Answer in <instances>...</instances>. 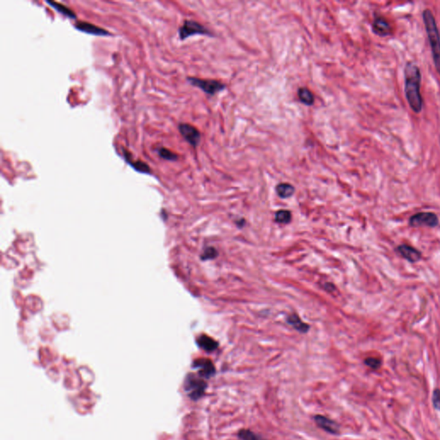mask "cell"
<instances>
[{"instance_id": "cell-17", "label": "cell", "mask_w": 440, "mask_h": 440, "mask_svg": "<svg viewBox=\"0 0 440 440\" xmlns=\"http://www.w3.org/2000/svg\"><path fill=\"white\" fill-rule=\"evenodd\" d=\"M276 193L282 199L290 198L295 191L292 185L290 183H279L276 186Z\"/></svg>"}, {"instance_id": "cell-20", "label": "cell", "mask_w": 440, "mask_h": 440, "mask_svg": "<svg viewBox=\"0 0 440 440\" xmlns=\"http://www.w3.org/2000/svg\"><path fill=\"white\" fill-rule=\"evenodd\" d=\"M238 437L240 440H265L260 437L259 435L256 434L255 432L248 429H242L239 431Z\"/></svg>"}, {"instance_id": "cell-19", "label": "cell", "mask_w": 440, "mask_h": 440, "mask_svg": "<svg viewBox=\"0 0 440 440\" xmlns=\"http://www.w3.org/2000/svg\"><path fill=\"white\" fill-rule=\"evenodd\" d=\"M158 154H159L162 159L167 161H177L179 159L178 155L176 153H173L171 151L169 150L165 147H160L158 149Z\"/></svg>"}, {"instance_id": "cell-2", "label": "cell", "mask_w": 440, "mask_h": 440, "mask_svg": "<svg viewBox=\"0 0 440 440\" xmlns=\"http://www.w3.org/2000/svg\"><path fill=\"white\" fill-rule=\"evenodd\" d=\"M423 22L426 28L429 43L431 46V55L435 68L440 75V33L437 28L434 16L431 10L426 9L422 13Z\"/></svg>"}, {"instance_id": "cell-10", "label": "cell", "mask_w": 440, "mask_h": 440, "mask_svg": "<svg viewBox=\"0 0 440 440\" xmlns=\"http://www.w3.org/2000/svg\"><path fill=\"white\" fill-rule=\"evenodd\" d=\"M75 29H78L79 31L87 33L89 35H99V36H110L111 33L106 30V29H102L101 27L94 25L92 23H87L84 21H77L75 24Z\"/></svg>"}, {"instance_id": "cell-16", "label": "cell", "mask_w": 440, "mask_h": 440, "mask_svg": "<svg viewBox=\"0 0 440 440\" xmlns=\"http://www.w3.org/2000/svg\"><path fill=\"white\" fill-rule=\"evenodd\" d=\"M197 343H198L200 348H202V349H204L205 351L207 352L214 351L219 346L217 341L207 335H202L199 338Z\"/></svg>"}, {"instance_id": "cell-15", "label": "cell", "mask_w": 440, "mask_h": 440, "mask_svg": "<svg viewBox=\"0 0 440 440\" xmlns=\"http://www.w3.org/2000/svg\"><path fill=\"white\" fill-rule=\"evenodd\" d=\"M297 94H298L300 101L306 106H312L315 103V96H314L313 93L311 92V90L306 87H300V89H298Z\"/></svg>"}, {"instance_id": "cell-24", "label": "cell", "mask_w": 440, "mask_h": 440, "mask_svg": "<svg viewBox=\"0 0 440 440\" xmlns=\"http://www.w3.org/2000/svg\"><path fill=\"white\" fill-rule=\"evenodd\" d=\"M217 256V252L213 248H207V250H205L204 254L202 255V259H213Z\"/></svg>"}, {"instance_id": "cell-8", "label": "cell", "mask_w": 440, "mask_h": 440, "mask_svg": "<svg viewBox=\"0 0 440 440\" xmlns=\"http://www.w3.org/2000/svg\"><path fill=\"white\" fill-rule=\"evenodd\" d=\"M371 30L375 35L381 37H385L392 35V27L390 23H388V20L385 18H383V16H379V15L375 16L374 19L371 23Z\"/></svg>"}, {"instance_id": "cell-1", "label": "cell", "mask_w": 440, "mask_h": 440, "mask_svg": "<svg viewBox=\"0 0 440 440\" xmlns=\"http://www.w3.org/2000/svg\"><path fill=\"white\" fill-rule=\"evenodd\" d=\"M405 95L411 110L416 114L421 112L423 98L420 93L421 72L419 66L414 62H408L404 69Z\"/></svg>"}, {"instance_id": "cell-9", "label": "cell", "mask_w": 440, "mask_h": 440, "mask_svg": "<svg viewBox=\"0 0 440 440\" xmlns=\"http://www.w3.org/2000/svg\"><path fill=\"white\" fill-rule=\"evenodd\" d=\"M193 367L198 370L199 375L204 379H209L216 374L215 366L208 359L196 360L193 362Z\"/></svg>"}, {"instance_id": "cell-4", "label": "cell", "mask_w": 440, "mask_h": 440, "mask_svg": "<svg viewBox=\"0 0 440 440\" xmlns=\"http://www.w3.org/2000/svg\"><path fill=\"white\" fill-rule=\"evenodd\" d=\"M178 33L179 38L181 40H186L187 38L196 35L214 37L213 32L207 29V27L193 20H184L182 25L179 28Z\"/></svg>"}, {"instance_id": "cell-6", "label": "cell", "mask_w": 440, "mask_h": 440, "mask_svg": "<svg viewBox=\"0 0 440 440\" xmlns=\"http://www.w3.org/2000/svg\"><path fill=\"white\" fill-rule=\"evenodd\" d=\"M178 130L181 135L183 137L187 143L196 148L202 140V134L195 127L188 123H180L178 125Z\"/></svg>"}, {"instance_id": "cell-7", "label": "cell", "mask_w": 440, "mask_h": 440, "mask_svg": "<svg viewBox=\"0 0 440 440\" xmlns=\"http://www.w3.org/2000/svg\"><path fill=\"white\" fill-rule=\"evenodd\" d=\"M409 225L414 227H435L438 225V219L437 215L433 213H418L410 218Z\"/></svg>"}, {"instance_id": "cell-14", "label": "cell", "mask_w": 440, "mask_h": 440, "mask_svg": "<svg viewBox=\"0 0 440 440\" xmlns=\"http://www.w3.org/2000/svg\"><path fill=\"white\" fill-rule=\"evenodd\" d=\"M46 3L51 6L52 8H54L55 11H57L59 13L63 15L64 17H66V18H70V19H76L77 18V15H76L75 12H73L72 9H70L69 7L65 6V5L57 3L55 1H50V0L46 1Z\"/></svg>"}, {"instance_id": "cell-13", "label": "cell", "mask_w": 440, "mask_h": 440, "mask_svg": "<svg viewBox=\"0 0 440 440\" xmlns=\"http://www.w3.org/2000/svg\"><path fill=\"white\" fill-rule=\"evenodd\" d=\"M397 251L402 257L410 262H418L421 258V253L420 251L409 245H400L399 247H397Z\"/></svg>"}, {"instance_id": "cell-21", "label": "cell", "mask_w": 440, "mask_h": 440, "mask_svg": "<svg viewBox=\"0 0 440 440\" xmlns=\"http://www.w3.org/2000/svg\"><path fill=\"white\" fill-rule=\"evenodd\" d=\"M290 219H291V215H290L289 211H279V212H277L276 216H275L276 221L281 223V224H286L288 222L290 221Z\"/></svg>"}, {"instance_id": "cell-22", "label": "cell", "mask_w": 440, "mask_h": 440, "mask_svg": "<svg viewBox=\"0 0 440 440\" xmlns=\"http://www.w3.org/2000/svg\"><path fill=\"white\" fill-rule=\"evenodd\" d=\"M365 364L370 368L377 370V369L380 368V366L382 365V361L379 359H377V358L370 357V358L365 359Z\"/></svg>"}, {"instance_id": "cell-3", "label": "cell", "mask_w": 440, "mask_h": 440, "mask_svg": "<svg viewBox=\"0 0 440 440\" xmlns=\"http://www.w3.org/2000/svg\"><path fill=\"white\" fill-rule=\"evenodd\" d=\"M207 383L204 378H200L194 374H188L184 382L185 392L193 401H198L205 395Z\"/></svg>"}, {"instance_id": "cell-12", "label": "cell", "mask_w": 440, "mask_h": 440, "mask_svg": "<svg viewBox=\"0 0 440 440\" xmlns=\"http://www.w3.org/2000/svg\"><path fill=\"white\" fill-rule=\"evenodd\" d=\"M122 153H123L125 161L127 162V164H129L130 166L133 170L138 171V172L142 173V174H147V175H151L152 174V170H151L150 166L146 163L141 161V160H138H138H133L132 159L133 158H132V153H130L125 148L122 149Z\"/></svg>"}, {"instance_id": "cell-5", "label": "cell", "mask_w": 440, "mask_h": 440, "mask_svg": "<svg viewBox=\"0 0 440 440\" xmlns=\"http://www.w3.org/2000/svg\"><path fill=\"white\" fill-rule=\"evenodd\" d=\"M187 80L191 85L202 89V91L207 95H216L217 93L225 90L226 88V85L221 83L220 81L213 80V79H203V78H194V77H188Z\"/></svg>"}, {"instance_id": "cell-11", "label": "cell", "mask_w": 440, "mask_h": 440, "mask_svg": "<svg viewBox=\"0 0 440 440\" xmlns=\"http://www.w3.org/2000/svg\"><path fill=\"white\" fill-rule=\"evenodd\" d=\"M315 423L317 424V426L319 428L322 429L323 431H327L330 434H339V426L334 420H330L328 418L323 416V415H316L314 417Z\"/></svg>"}, {"instance_id": "cell-18", "label": "cell", "mask_w": 440, "mask_h": 440, "mask_svg": "<svg viewBox=\"0 0 440 440\" xmlns=\"http://www.w3.org/2000/svg\"><path fill=\"white\" fill-rule=\"evenodd\" d=\"M288 322H289L290 324L294 326V328H297V329L300 331V332L305 333L306 331L308 330L309 326L306 325L305 323H304V322L300 320V317L296 316V315L290 316V317L288 318Z\"/></svg>"}, {"instance_id": "cell-23", "label": "cell", "mask_w": 440, "mask_h": 440, "mask_svg": "<svg viewBox=\"0 0 440 440\" xmlns=\"http://www.w3.org/2000/svg\"><path fill=\"white\" fill-rule=\"evenodd\" d=\"M432 404L434 409L437 411H440V389L435 388L432 393Z\"/></svg>"}]
</instances>
